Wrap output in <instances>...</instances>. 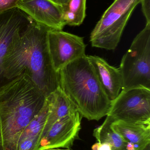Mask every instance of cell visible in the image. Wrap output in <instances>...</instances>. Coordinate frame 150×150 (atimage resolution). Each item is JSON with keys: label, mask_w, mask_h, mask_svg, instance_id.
I'll list each match as a JSON object with an SVG mask.
<instances>
[{"label": "cell", "mask_w": 150, "mask_h": 150, "mask_svg": "<svg viewBox=\"0 0 150 150\" xmlns=\"http://www.w3.org/2000/svg\"><path fill=\"white\" fill-rule=\"evenodd\" d=\"M86 0H70L62 6L63 18L65 25L79 26L86 16Z\"/></svg>", "instance_id": "15"}, {"label": "cell", "mask_w": 150, "mask_h": 150, "mask_svg": "<svg viewBox=\"0 0 150 150\" xmlns=\"http://www.w3.org/2000/svg\"><path fill=\"white\" fill-rule=\"evenodd\" d=\"M111 127L127 143L134 145L135 150H144L150 144V124L114 121Z\"/></svg>", "instance_id": "13"}, {"label": "cell", "mask_w": 150, "mask_h": 150, "mask_svg": "<svg viewBox=\"0 0 150 150\" xmlns=\"http://www.w3.org/2000/svg\"><path fill=\"white\" fill-rule=\"evenodd\" d=\"M141 1L114 0L91 33L92 46L106 50H114L130 16Z\"/></svg>", "instance_id": "5"}, {"label": "cell", "mask_w": 150, "mask_h": 150, "mask_svg": "<svg viewBox=\"0 0 150 150\" xmlns=\"http://www.w3.org/2000/svg\"><path fill=\"white\" fill-rule=\"evenodd\" d=\"M107 115L114 121L150 124V89L136 88L121 91L112 101Z\"/></svg>", "instance_id": "6"}, {"label": "cell", "mask_w": 150, "mask_h": 150, "mask_svg": "<svg viewBox=\"0 0 150 150\" xmlns=\"http://www.w3.org/2000/svg\"><path fill=\"white\" fill-rule=\"evenodd\" d=\"M82 118L77 112L57 121L40 140L36 150L59 148L70 149L78 137Z\"/></svg>", "instance_id": "9"}, {"label": "cell", "mask_w": 150, "mask_h": 150, "mask_svg": "<svg viewBox=\"0 0 150 150\" xmlns=\"http://www.w3.org/2000/svg\"><path fill=\"white\" fill-rule=\"evenodd\" d=\"M99 142L96 143L95 144H93L92 146V150H98V148L99 146Z\"/></svg>", "instance_id": "23"}, {"label": "cell", "mask_w": 150, "mask_h": 150, "mask_svg": "<svg viewBox=\"0 0 150 150\" xmlns=\"http://www.w3.org/2000/svg\"><path fill=\"white\" fill-rule=\"evenodd\" d=\"M19 0H0V14L16 7Z\"/></svg>", "instance_id": "18"}, {"label": "cell", "mask_w": 150, "mask_h": 150, "mask_svg": "<svg viewBox=\"0 0 150 150\" xmlns=\"http://www.w3.org/2000/svg\"><path fill=\"white\" fill-rule=\"evenodd\" d=\"M50 1L58 5L62 6L66 4L70 0H50Z\"/></svg>", "instance_id": "21"}, {"label": "cell", "mask_w": 150, "mask_h": 150, "mask_svg": "<svg viewBox=\"0 0 150 150\" xmlns=\"http://www.w3.org/2000/svg\"><path fill=\"white\" fill-rule=\"evenodd\" d=\"M0 150H4V149L1 122H0Z\"/></svg>", "instance_id": "22"}, {"label": "cell", "mask_w": 150, "mask_h": 150, "mask_svg": "<svg viewBox=\"0 0 150 150\" xmlns=\"http://www.w3.org/2000/svg\"><path fill=\"white\" fill-rule=\"evenodd\" d=\"M141 3L146 23H150V0H141Z\"/></svg>", "instance_id": "19"}, {"label": "cell", "mask_w": 150, "mask_h": 150, "mask_svg": "<svg viewBox=\"0 0 150 150\" xmlns=\"http://www.w3.org/2000/svg\"><path fill=\"white\" fill-rule=\"evenodd\" d=\"M40 139L39 137L26 138L18 143L17 150H36Z\"/></svg>", "instance_id": "17"}, {"label": "cell", "mask_w": 150, "mask_h": 150, "mask_svg": "<svg viewBox=\"0 0 150 150\" xmlns=\"http://www.w3.org/2000/svg\"><path fill=\"white\" fill-rule=\"evenodd\" d=\"M99 143L98 150H113L111 145L107 143Z\"/></svg>", "instance_id": "20"}, {"label": "cell", "mask_w": 150, "mask_h": 150, "mask_svg": "<svg viewBox=\"0 0 150 150\" xmlns=\"http://www.w3.org/2000/svg\"><path fill=\"white\" fill-rule=\"evenodd\" d=\"M16 7L34 22L50 29L62 30L66 25L62 6L50 0H19Z\"/></svg>", "instance_id": "10"}, {"label": "cell", "mask_w": 150, "mask_h": 150, "mask_svg": "<svg viewBox=\"0 0 150 150\" xmlns=\"http://www.w3.org/2000/svg\"><path fill=\"white\" fill-rule=\"evenodd\" d=\"M46 97L22 75L0 88V122L4 150H17L20 135L43 108Z\"/></svg>", "instance_id": "2"}, {"label": "cell", "mask_w": 150, "mask_h": 150, "mask_svg": "<svg viewBox=\"0 0 150 150\" xmlns=\"http://www.w3.org/2000/svg\"><path fill=\"white\" fill-rule=\"evenodd\" d=\"M44 150H71L70 149H46Z\"/></svg>", "instance_id": "24"}, {"label": "cell", "mask_w": 150, "mask_h": 150, "mask_svg": "<svg viewBox=\"0 0 150 150\" xmlns=\"http://www.w3.org/2000/svg\"><path fill=\"white\" fill-rule=\"evenodd\" d=\"M122 91L136 88L150 89V23L135 37L122 59L119 68Z\"/></svg>", "instance_id": "4"}, {"label": "cell", "mask_w": 150, "mask_h": 150, "mask_svg": "<svg viewBox=\"0 0 150 150\" xmlns=\"http://www.w3.org/2000/svg\"><path fill=\"white\" fill-rule=\"evenodd\" d=\"M46 100L48 105V112L40 140L56 122L77 112L76 108L60 86L51 93L46 98Z\"/></svg>", "instance_id": "12"}, {"label": "cell", "mask_w": 150, "mask_h": 150, "mask_svg": "<svg viewBox=\"0 0 150 150\" xmlns=\"http://www.w3.org/2000/svg\"><path fill=\"white\" fill-rule=\"evenodd\" d=\"M33 22L17 7L0 14V88L8 83L4 76L3 63L9 49Z\"/></svg>", "instance_id": "8"}, {"label": "cell", "mask_w": 150, "mask_h": 150, "mask_svg": "<svg viewBox=\"0 0 150 150\" xmlns=\"http://www.w3.org/2000/svg\"><path fill=\"white\" fill-rule=\"evenodd\" d=\"M51 29L33 21L11 46L3 63L8 83L26 75L46 98L60 86L59 73L54 69L48 47Z\"/></svg>", "instance_id": "1"}, {"label": "cell", "mask_w": 150, "mask_h": 150, "mask_svg": "<svg viewBox=\"0 0 150 150\" xmlns=\"http://www.w3.org/2000/svg\"><path fill=\"white\" fill-rule=\"evenodd\" d=\"M144 150H150V144L149 145H148L145 149H144Z\"/></svg>", "instance_id": "25"}, {"label": "cell", "mask_w": 150, "mask_h": 150, "mask_svg": "<svg viewBox=\"0 0 150 150\" xmlns=\"http://www.w3.org/2000/svg\"><path fill=\"white\" fill-rule=\"evenodd\" d=\"M60 86L82 117L99 121L110 112L112 101L102 88L87 55L59 72Z\"/></svg>", "instance_id": "3"}, {"label": "cell", "mask_w": 150, "mask_h": 150, "mask_svg": "<svg viewBox=\"0 0 150 150\" xmlns=\"http://www.w3.org/2000/svg\"><path fill=\"white\" fill-rule=\"evenodd\" d=\"M114 121L111 117L107 115L103 124L93 130V136L98 142L110 144L113 150H128V143L111 127Z\"/></svg>", "instance_id": "14"}, {"label": "cell", "mask_w": 150, "mask_h": 150, "mask_svg": "<svg viewBox=\"0 0 150 150\" xmlns=\"http://www.w3.org/2000/svg\"><path fill=\"white\" fill-rule=\"evenodd\" d=\"M48 109V105L45 99V102L43 108L32 120L20 135L18 143L29 137H39L41 138L43 128L45 124Z\"/></svg>", "instance_id": "16"}, {"label": "cell", "mask_w": 150, "mask_h": 150, "mask_svg": "<svg viewBox=\"0 0 150 150\" xmlns=\"http://www.w3.org/2000/svg\"><path fill=\"white\" fill-rule=\"evenodd\" d=\"M87 57L106 94L111 101L114 100L122 90V77L119 69L111 66L99 56Z\"/></svg>", "instance_id": "11"}, {"label": "cell", "mask_w": 150, "mask_h": 150, "mask_svg": "<svg viewBox=\"0 0 150 150\" xmlns=\"http://www.w3.org/2000/svg\"><path fill=\"white\" fill-rule=\"evenodd\" d=\"M47 45L53 67L57 73L69 63L86 55L84 38L62 30H49Z\"/></svg>", "instance_id": "7"}]
</instances>
